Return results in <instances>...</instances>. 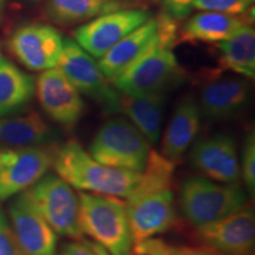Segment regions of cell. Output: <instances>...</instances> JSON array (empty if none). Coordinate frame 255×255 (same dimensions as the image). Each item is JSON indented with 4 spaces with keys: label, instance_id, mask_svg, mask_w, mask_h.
<instances>
[{
    "label": "cell",
    "instance_id": "1",
    "mask_svg": "<svg viewBox=\"0 0 255 255\" xmlns=\"http://www.w3.org/2000/svg\"><path fill=\"white\" fill-rule=\"evenodd\" d=\"M174 173V162L159 152L150 151L138 183L127 197V214L133 244L163 234L175 226Z\"/></svg>",
    "mask_w": 255,
    "mask_h": 255
},
{
    "label": "cell",
    "instance_id": "2",
    "mask_svg": "<svg viewBox=\"0 0 255 255\" xmlns=\"http://www.w3.org/2000/svg\"><path fill=\"white\" fill-rule=\"evenodd\" d=\"M157 19L155 40L113 79L121 94L144 96L164 94L184 81L186 73L177 62L173 49L178 40V21L162 12Z\"/></svg>",
    "mask_w": 255,
    "mask_h": 255
},
{
    "label": "cell",
    "instance_id": "3",
    "mask_svg": "<svg viewBox=\"0 0 255 255\" xmlns=\"http://www.w3.org/2000/svg\"><path fill=\"white\" fill-rule=\"evenodd\" d=\"M52 168L72 188L123 199L132 193L141 178V173L100 163L76 139H69L55 150Z\"/></svg>",
    "mask_w": 255,
    "mask_h": 255
},
{
    "label": "cell",
    "instance_id": "4",
    "mask_svg": "<svg viewBox=\"0 0 255 255\" xmlns=\"http://www.w3.org/2000/svg\"><path fill=\"white\" fill-rule=\"evenodd\" d=\"M79 225L88 235L110 255H132L133 240L127 207L119 197L82 191Z\"/></svg>",
    "mask_w": 255,
    "mask_h": 255
},
{
    "label": "cell",
    "instance_id": "5",
    "mask_svg": "<svg viewBox=\"0 0 255 255\" xmlns=\"http://www.w3.org/2000/svg\"><path fill=\"white\" fill-rule=\"evenodd\" d=\"M150 151L148 139L123 117L108 120L89 146V154L100 163L136 173H143Z\"/></svg>",
    "mask_w": 255,
    "mask_h": 255
},
{
    "label": "cell",
    "instance_id": "6",
    "mask_svg": "<svg viewBox=\"0 0 255 255\" xmlns=\"http://www.w3.org/2000/svg\"><path fill=\"white\" fill-rule=\"evenodd\" d=\"M247 203V194L240 184L220 183L205 176L184 180L180 188V207L193 226L225 218Z\"/></svg>",
    "mask_w": 255,
    "mask_h": 255
},
{
    "label": "cell",
    "instance_id": "7",
    "mask_svg": "<svg viewBox=\"0 0 255 255\" xmlns=\"http://www.w3.org/2000/svg\"><path fill=\"white\" fill-rule=\"evenodd\" d=\"M25 193L57 235L82 240L78 195L69 183L58 175L46 174Z\"/></svg>",
    "mask_w": 255,
    "mask_h": 255
},
{
    "label": "cell",
    "instance_id": "8",
    "mask_svg": "<svg viewBox=\"0 0 255 255\" xmlns=\"http://www.w3.org/2000/svg\"><path fill=\"white\" fill-rule=\"evenodd\" d=\"M76 89L97 102L108 114H121L120 92L110 87L97 62L71 38H63L58 65Z\"/></svg>",
    "mask_w": 255,
    "mask_h": 255
},
{
    "label": "cell",
    "instance_id": "9",
    "mask_svg": "<svg viewBox=\"0 0 255 255\" xmlns=\"http://www.w3.org/2000/svg\"><path fill=\"white\" fill-rule=\"evenodd\" d=\"M53 152L49 146H0V201L23 193L45 176Z\"/></svg>",
    "mask_w": 255,
    "mask_h": 255
},
{
    "label": "cell",
    "instance_id": "10",
    "mask_svg": "<svg viewBox=\"0 0 255 255\" xmlns=\"http://www.w3.org/2000/svg\"><path fill=\"white\" fill-rule=\"evenodd\" d=\"M201 244L223 255H254L255 213L250 203L225 218L196 226Z\"/></svg>",
    "mask_w": 255,
    "mask_h": 255
},
{
    "label": "cell",
    "instance_id": "11",
    "mask_svg": "<svg viewBox=\"0 0 255 255\" xmlns=\"http://www.w3.org/2000/svg\"><path fill=\"white\" fill-rule=\"evenodd\" d=\"M150 18L145 9H117L98 17L73 31L76 43L94 58L100 59L115 44Z\"/></svg>",
    "mask_w": 255,
    "mask_h": 255
},
{
    "label": "cell",
    "instance_id": "12",
    "mask_svg": "<svg viewBox=\"0 0 255 255\" xmlns=\"http://www.w3.org/2000/svg\"><path fill=\"white\" fill-rule=\"evenodd\" d=\"M8 47L25 68L45 71L58 65L63 37L50 25L27 24L14 31L8 40Z\"/></svg>",
    "mask_w": 255,
    "mask_h": 255
},
{
    "label": "cell",
    "instance_id": "13",
    "mask_svg": "<svg viewBox=\"0 0 255 255\" xmlns=\"http://www.w3.org/2000/svg\"><path fill=\"white\" fill-rule=\"evenodd\" d=\"M36 92L43 110L59 126L70 130L81 121L85 110L81 92L58 68L43 71Z\"/></svg>",
    "mask_w": 255,
    "mask_h": 255
},
{
    "label": "cell",
    "instance_id": "14",
    "mask_svg": "<svg viewBox=\"0 0 255 255\" xmlns=\"http://www.w3.org/2000/svg\"><path fill=\"white\" fill-rule=\"evenodd\" d=\"M189 161L199 173L216 182L239 184L241 180L237 144L227 133H214L197 141L191 148Z\"/></svg>",
    "mask_w": 255,
    "mask_h": 255
},
{
    "label": "cell",
    "instance_id": "15",
    "mask_svg": "<svg viewBox=\"0 0 255 255\" xmlns=\"http://www.w3.org/2000/svg\"><path fill=\"white\" fill-rule=\"evenodd\" d=\"M8 218L24 255H57L58 237L26 193L18 194L8 206Z\"/></svg>",
    "mask_w": 255,
    "mask_h": 255
},
{
    "label": "cell",
    "instance_id": "16",
    "mask_svg": "<svg viewBox=\"0 0 255 255\" xmlns=\"http://www.w3.org/2000/svg\"><path fill=\"white\" fill-rule=\"evenodd\" d=\"M250 97V83L246 79L214 78L202 85L197 104L206 119L227 121L241 114Z\"/></svg>",
    "mask_w": 255,
    "mask_h": 255
},
{
    "label": "cell",
    "instance_id": "17",
    "mask_svg": "<svg viewBox=\"0 0 255 255\" xmlns=\"http://www.w3.org/2000/svg\"><path fill=\"white\" fill-rule=\"evenodd\" d=\"M253 23L251 9L244 14L202 11L191 15L178 30L177 41L189 43H220L228 39L245 25Z\"/></svg>",
    "mask_w": 255,
    "mask_h": 255
},
{
    "label": "cell",
    "instance_id": "18",
    "mask_svg": "<svg viewBox=\"0 0 255 255\" xmlns=\"http://www.w3.org/2000/svg\"><path fill=\"white\" fill-rule=\"evenodd\" d=\"M201 117L199 104L193 97L187 96L178 102L162 139L161 154L165 158L174 163L182 158L199 133Z\"/></svg>",
    "mask_w": 255,
    "mask_h": 255
},
{
    "label": "cell",
    "instance_id": "19",
    "mask_svg": "<svg viewBox=\"0 0 255 255\" xmlns=\"http://www.w3.org/2000/svg\"><path fill=\"white\" fill-rule=\"evenodd\" d=\"M156 34L157 19L149 18L115 44L97 62L104 77L111 82L120 76L155 40Z\"/></svg>",
    "mask_w": 255,
    "mask_h": 255
},
{
    "label": "cell",
    "instance_id": "20",
    "mask_svg": "<svg viewBox=\"0 0 255 255\" xmlns=\"http://www.w3.org/2000/svg\"><path fill=\"white\" fill-rule=\"evenodd\" d=\"M56 137L55 130L37 113L0 117L1 146H47Z\"/></svg>",
    "mask_w": 255,
    "mask_h": 255
},
{
    "label": "cell",
    "instance_id": "21",
    "mask_svg": "<svg viewBox=\"0 0 255 255\" xmlns=\"http://www.w3.org/2000/svg\"><path fill=\"white\" fill-rule=\"evenodd\" d=\"M164 105V94L131 96L120 92L121 114L128 116L150 144H156L161 137Z\"/></svg>",
    "mask_w": 255,
    "mask_h": 255
},
{
    "label": "cell",
    "instance_id": "22",
    "mask_svg": "<svg viewBox=\"0 0 255 255\" xmlns=\"http://www.w3.org/2000/svg\"><path fill=\"white\" fill-rule=\"evenodd\" d=\"M34 94V79L0 53V117L24 109Z\"/></svg>",
    "mask_w": 255,
    "mask_h": 255
},
{
    "label": "cell",
    "instance_id": "23",
    "mask_svg": "<svg viewBox=\"0 0 255 255\" xmlns=\"http://www.w3.org/2000/svg\"><path fill=\"white\" fill-rule=\"evenodd\" d=\"M220 66L247 78L255 76V30L248 24L218 43Z\"/></svg>",
    "mask_w": 255,
    "mask_h": 255
},
{
    "label": "cell",
    "instance_id": "24",
    "mask_svg": "<svg viewBox=\"0 0 255 255\" xmlns=\"http://www.w3.org/2000/svg\"><path fill=\"white\" fill-rule=\"evenodd\" d=\"M122 8L116 0H49L45 13L53 23L73 25Z\"/></svg>",
    "mask_w": 255,
    "mask_h": 255
},
{
    "label": "cell",
    "instance_id": "25",
    "mask_svg": "<svg viewBox=\"0 0 255 255\" xmlns=\"http://www.w3.org/2000/svg\"><path fill=\"white\" fill-rule=\"evenodd\" d=\"M254 0H194L193 8L200 11L244 14L253 8Z\"/></svg>",
    "mask_w": 255,
    "mask_h": 255
},
{
    "label": "cell",
    "instance_id": "26",
    "mask_svg": "<svg viewBox=\"0 0 255 255\" xmlns=\"http://www.w3.org/2000/svg\"><path fill=\"white\" fill-rule=\"evenodd\" d=\"M241 177L247 187L248 194H255V136L254 132L247 133L242 148L241 158Z\"/></svg>",
    "mask_w": 255,
    "mask_h": 255
},
{
    "label": "cell",
    "instance_id": "27",
    "mask_svg": "<svg viewBox=\"0 0 255 255\" xmlns=\"http://www.w3.org/2000/svg\"><path fill=\"white\" fill-rule=\"evenodd\" d=\"M0 255H24L19 246L12 223L0 207Z\"/></svg>",
    "mask_w": 255,
    "mask_h": 255
},
{
    "label": "cell",
    "instance_id": "28",
    "mask_svg": "<svg viewBox=\"0 0 255 255\" xmlns=\"http://www.w3.org/2000/svg\"><path fill=\"white\" fill-rule=\"evenodd\" d=\"M173 247L163 239L152 237L133 244L132 255H171Z\"/></svg>",
    "mask_w": 255,
    "mask_h": 255
},
{
    "label": "cell",
    "instance_id": "29",
    "mask_svg": "<svg viewBox=\"0 0 255 255\" xmlns=\"http://www.w3.org/2000/svg\"><path fill=\"white\" fill-rule=\"evenodd\" d=\"M193 2L194 0H162V12L176 21H182L190 14Z\"/></svg>",
    "mask_w": 255,
    "mask_h": 255
},
{
    "label": "cell",
    "instance_id": "30",
    "mask_svg": "<svg viewBox=\"0 0 255 255\" xmlns=\"http://www.w3.org/2000/svg\"><path fill=\"white\" fill-rule=\"evenodd\" d=\"M57 255H96L91 242L85 240H76L68 242L62 247L59 254Z\"/></svg>",
    "mask_w": 255,
    "mask_h": 255
},
{
    "label": "cell",
    "instance_id": "31",
    "mask_svg": "<svg viewBox=\"0 0 255 255\" xmlns=\"http://www.w3.org/2000/svg\"><path fill=\"white\" fill-rule=\"evenodd\" d=\"M171 255H223L208 246H174Z\"/></svg>",
    "mask_w": 255,
    "mask_h": 255
},
{
    "label": "cell",
    "instance_id": "32",
    "mask_svg": "<svg viewBox=\"0 0 255 255\" xmlns=\"http://www.w3.org/2000/svg\"><path fill=\"white\" fill-rule=\"evenodd\" d=\"M91 246H92V248H94V252L96 255H110L107 251L104 250L103 247L100 246V245L95 244V242H91Z\"/></svg>",
    "mask_w": 255,
    "mask_h": 255
},
{
    "label": "cell",
    "instance_id": "33",
    "mask_svg": "<svg viewBox=\"0 0 255 255\" xmlns=\"http://www.w3.org/2000/svg\"><path fill=\"white\" fill-rule=\"evenodd\" d=\"M4 1L5 0H0V9H1L2 6H4Z\"/></svg>",
    "mask_w": 255,
    "mask_h": 255
},
{
    "label": "cell",
    "instance_id": "34",
    "mask_svg": "<svg viewBox=\"0 0 255 255\" xmlns=\"http://www.w3.org/2000/svg\"><path fill=\"white\" fill-rule=\"evenodd\" d=\"M32 1H40V0H32Z\"/></svg>",
    "mask_w": 255,
    "mask_h": 255
}]
</instances>
